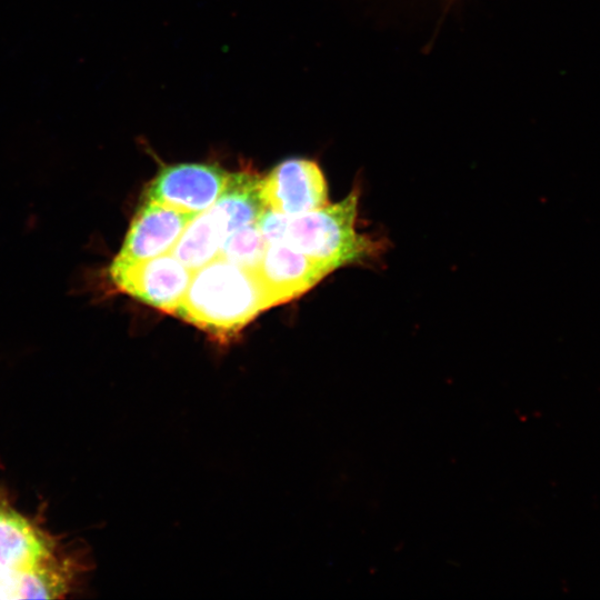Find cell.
<instances>
[{"label": "cell", "instance_id": "4fadbf2b", "mask_svg": "<svg viewBox=\"0 0 600 600\" xmlns=\"http://www.w3.org/2000/svg\"><path fill=\"white\" fill-rule=\"evenodd\" d=\"M289 219V216L266 208L258 219L257 226L267 244L284 240Z\"/></svg>", "mask_w": 600, "mask_h": 600}, {"label": "cell", "instance_id": "52a82bcc", "mask_svg": "<svg viewBox=\"0 0 600 600\" xmlns=\"http://www.w3.org/2000/svg\"><path fill=\"white\" fill-rule=\"evenodd\" d=\"M252 271L271 307H276L301 297L333 270L282 241L267 244L260 263Z\"/></svg>", "mask_w": 600, "mask_h": 600}, {"label": "cell", "instance_id": "5b68a950", "mask_svg": "<svg viewBox=\"0 0 600 600\" xmlns=\"http://www.w3.org/2000/svg\"><path fill=\"white\" fill-rule=\"evenodd\" d=\"M261 193L267 208L296 217L326 206L328 184L319 163L308 158H289L262 178Z\"/></svg>", "mask_w": 600, "mask_h": 600}, {"label": "cell", "instance_id": "6da1fadb", "mask_svg": "<svg viewBox=\"0 0 600 600\" xmlns=\"http://www.w3.org/2000/svg\"><path fill=\"white\" fill-rule=\"evenodd\" d=\"M269 308L271 303L256 273L218 257L192 272L172 316L223 344Z\"/></svg>", "mask_w": 600, "mask_h": 600}, {"label": "cell", "instance_id": "9c48e42d", "mask_svg": "<svg viewBox=\"0 0 600 600\" xmlns=\"http://www.w3.org/2000/svg\"><path fill=\"white\" fill-rule=\"evenodd\" d=\"M262 177L250 171L229 173L210 210L218 219L224 239L232 231L258 221L266 204L261 193Z\"/></svg>", "mask_w": 600, "mask_h": 600}, {"label": "cell", "instance_id": "8992f818", "mask_svg": "<svg viewBox=\"0 0 600 600\" xmlns=\"http://www.w3.org/2000/svg\"><path fill=\"white\" fill-rule=\"evenodd\" d=\"M197 214L144 199L110 267L129 266L169 252Z\"/></svg>", "mask_w": 600, "mask_h": 600}, {"label": "cell", "instance_id": "8fae6325", "mask_svg": "<svg viewBox=\"0 0 600 600\" xmlns=\"http://www.w3.org/2000/svg\"><path fill=\"white\" fill-rule=\"evenodd\" d=\"M67 577L51 556L31 570L20 573L18 599H53L67 591Z\"/></svg>", "mask_w": 600, "mask_h": 600}, {"label": "cell", "instance_id": "277c9868", "mask_svg": "<svg viewBox=\"0 0 600 600\" xmlns=\"http://www.w3.org/2000/svg\"><path fill=\"white\" fill-rule=\"evenodd\" d=\"M229 173L216 163L163 166L149 184L146 199L180 211L201 213L216 202Z\"/></svg>", "mask_w": 600, "mask_h": 600}, {"label": "cell", "instance_id": "ba28073f", "mask_svg": "<svg viewBox=\"0 0 600 600\" xmlns=\"http://www.w3.org/2000/svg\"><path fill=\"white\" fill-rule=\"evenodd\" d=\"M50 556L47 540L26 518L0 507V574L26 572Z\"/></svg>", "mask_w": 600, "mask_h": 600}, {"label": "cell", "instance_id": "7a4b0ae2", "mask_svg": "<svg viewBox=\"0 0 600 600\" xmlns=\"http://www.w3.org/2000/svg\"><path fill=\"white\" fill-rule=\"evenodd\" d=\"M359 200L360 189L354 186L339 202L290 217L283 242L333 271L373 260L383 243L358 231Z\"/></svg>", "mask_w": 600, "mask_h": 600}, {"label": "cell", "instance_id": "30bf717a", "mask_svg": "<svg viewBox=\"0 0 600 600\" xmlns=\"http://www.w3.org/2000/svg\"><path fill=\"white\" fill-rule=\"evenodd\" d=\"M224 234L210 208L197 214L169 251L192 272L219 257Z\"/></svg>", "mask_w": 600, "mask_h": 600}, {"label": "cell", "instance_id": "7c38bea8", "mask_svg": "<svg viewBox=\"0 0 600 600\" xmlns=\"http://www.w3.org/2000/svg\"><path fill=\"white\" fill-rule=\"evenodd\" d=\"M266 248L267 242L254 222L228 234L221 246L219 257L242 268L254 270Z\"/></svg>", "mask_w": 600, "mask_h": 600}, {"label": "cell", "instance_id": "3957f363", "mask_svg": "<svg viewBox=\"0 0 600 600\" xmlns=\"http://www.w3.org/2000/svg\"><path fill=\"white\" fill-rule=\"evenodd\" d=\"M113 287L134 299L172 314L192 271L170 252L133 264L108 268Z\"/></svg>", "mask_w": 600, "mask_h": 600}]
</instances>
